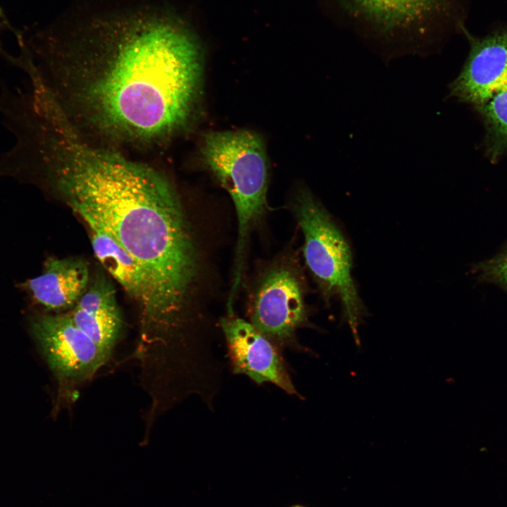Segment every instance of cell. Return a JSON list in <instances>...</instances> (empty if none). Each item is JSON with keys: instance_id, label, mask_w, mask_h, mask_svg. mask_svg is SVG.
<instances>
[{"instance_id": "obj_15", "label": "cell", "mask_w": 507, "mask_h": 507, "mask_svg": "<svg viewBox=\"0 0 507 507\" xmlns=\"http://www.w3.org/2000/svg\"><path fill=\"white\" fill-rule=\"evenodd\" d=\"M290 507H304V506H300V505H295V506H290Z\"/></svg>"}, {"instance_id": "obj_14", "label": "cell", "mask_w": 507, "mask_h": 507, "mask_svg": "<svg viewBox=\"0 0 507 507\" xmlns=\"http://www.w3.org/2000/svg\"><path fill=\"white\" fill-rule=\"evenodd\" d=\"M472 271L480 282L494 284L507 293V251L472 265Z\"/></svg>"}, {"instance_id": "obj_10", "label": "cell", "mask_w": 507, "mask_h": 507, "mask_svg": "<svg viewBox=\"0 0 507 507\" xmlns=\"http://www.w3.org/2000/svg\"><path fill=\"white\" fill-rule=\"evenodd\" d=\"M75 324L108 356L123 327V320L112 283L97 276L69 313Z\"/></svg>"}, {"instance_id": "obj_16", "label": "cell", "mask_w": 507, "mask_h": 507, "mask_svg": "<svg viewBox=\"0 0 507 507\" xmlns=\"http://www.w3.org/2000/svg\"><path fill=\"white\" fill-rule=\"evenodd\" d=\"M503 250L507 251V244H506V246Z\"/></svg>"}, {"instance_id": "obj_12", "label": "cell", "mask_w": 507, "mask_h": 507, "mask_svg": "<svg viewBox=\"0 0 507 507\" xmlns=\"http://www.w3.org/2000/svg\"><path fill=\"white\" fill-rule=\"evenodd\" d=\"M370 19L386 27L406 26L433 11L437 0H353Z\"/></svg>"}, {"instance_id": "obj_3", "label": "cell", "mask_w": 507, "mask_h": 507, "mask_svg": "<svg viewBox=\"0 0 507 507\" xmlns=\"http://www.w3.org/2000/svg\"><path fill=\"white\" fill-rule=\"evenodd\" d=\"M205 164L230 194L238 234L232 291L239 290L249 234L267 205L268 158L261 138L249 130L211 132L204 137Z\"/></svg>"}, {"instance_id": "obj_8", "label": "cell", "mask_w": 507, "mask_h": 507, "mask_svg": "<svg viewBox=\"0 0 507 507\" xmlns=\"http://www.w3.org/2000/svg\"><path fill=\"white\" fill-rule=\"evenodd\" d=\"M505 88L507 32L474 40L461 73L450 84V96L477 108Z\"/></svg>"}, {"instance_id": "obj_13", "label": "cell", "mask_w": 507, "mask_h": 507, "mask_svg": "<svg viewBox=\"0 0 507 507\" xmlns=\"http://www.w3.org/2000/svg\"><path fill=\"white\" fill-rule=\"evenodd\" d=\"M486 128V148L492 159L507 151V88L477 108Z\"/></svg>"}, {"instance_id": "obj_11", "label": "cell", "mask_w": 507, "mask_h": 507, "mask_svg": "<svg viewBox=\"0 0 507 507\" xmlns=\"http://www.w3.org/2000/svg\"><path fill=\"white\" fill-rule=\"evenodd\" d=\"M89 268L80 258H48L42 273L25 283L35 300L49 311L74 307L89 282Z\"/></svg>"}, {"instance_id": "obj_6", "label": "cell", "mask_w": 507, "mask_h": 507, "mask_svg": "<svg viewBox=\"0 0 507 507\" xmlns=\"http://www.w3.org/2000/svg\"><path fill=\"white\" fill-rule=\"evenodd\" d=\"M250 323L277 346L304 350L296 332L309 326L304 289L293 266L278 263L258 281L249 306Z\"/></svg>"}, {"instance_id": "obj_5", "label": "cell", "mask_w": 507, "mask_h": 507, "mask_svg": "<svg viewBox=\"0 0 507 507\" xmlns=\"http://www.w3.org/2000/svg\"><path fill=\"white\" fill-rule=\"evenodd\" d=\"M32 332L58 382V396L66 403L109 358L73 322L69 313L36 318Z\"/></svg>"}, {"instance_id": "obj_7", "label": "cell", "mask_w": 507, "mask_h": 507, "mask_svg": "<svg viewBox=\"0 0 507 507\" xmlns=\"http://www.w3.org/2000/svg\"><path fill=\"white\" fill-rule=\"evenodd\" d=\"M234 374L258 384L268 382L290 395L300 396L277 346L250 322L228 314L220 320Z\"/></svg>"}, {"instance_id": "obj_4", "label": "cell", "mask_w": 507, "mask_h": 507, "mask_svg": "<svg viewBox=\"0 0 507 507\" xmlns=\"http://www.w3.org/2000/svg\"><path fill=\"white\" fill-rule=\"evenodd\" d=\"M293 210L303 236L306 263L324 296L337 299L344 322L361 346L358 327L365 311L351 275L352 254L342 231L307 189L299 192Z\"/></svg>"}, {"instance_id": "obj_9", "label": "cell", "mask_w": 507, "mask_h": 507, "mask_svg": "<svg viewBox=\"0 0 507 507\" xmlns=\"http://www.w3.org/2000/svg\"><path fill=\"white\" fill-rule=\"evenodd\" d=\"M88 227L95 256L139 305L142 323L139 341L146 339L154 330L159 315L157 299L146 271L109 234L98 227Z\"/></svg>"}, {"instance_id": "obj_1", "label": "cell", "mask_w": 507, "mask_h": 507, "mask_svg": "<svg viewBox=\"0 0 507 507\" xmlns=\"http://www.w3.org/2000/svg\"><path fill=\"white\" fill-rule=\"evenodd\" d=\"M32 42V66L82 134L132 146L163 144L190 124L200 97L201 51L156 6L82 19Z\"/></svg>"}, {"instance_id": "obj_2", "label": "cell", "mask_w": 507, "mask_h": 507, "mask_svg": "<svg viewBox=\"0 0 507 507\" xmlns=\"http://www.w3.org/2000/svg\"><path fill=\"white\" fill-rule=\"evenodd\" d=\"M27 163L86 223L109 234L144 269L159 309L154 332L187 324V298L201 258L174 187L153 168L87 139L66 121L47 127Z\"/></svg>"}]
</instances>
